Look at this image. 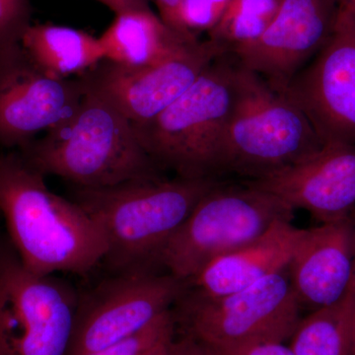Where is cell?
I'll return each mask as SVG.
<instances>
[{
  "instance_id": "obj_1",
  "label": "cell",
  "mask_w": 355,
  "mask_h": 355,
  "mask_svg": "<svg viewBox=\"0 0 355 355\" xmlns=\"http://www.w3.org/2000/svg\"><path fill=\"white\" fill-rule=\"evenodd\" d=\"M18 150L0 153V212L21 263L42 275H84L101 265V226L70 198L53 193Z\"/></svg>"
},
{
  "instance_id": "obj_2",
  "label": "cell",
  "mask_w": 355,
  "mask_h": 355,
  "mask_svg": "<svg viewBox=\"0 0 355 355\" xmlns=\"http://www.w3.org/2000/svg\"><path fill=\"white\" fill-rule=\"evenodd\" d=\"M221 180L167 177L139 179L113 186H73L70 200L101 226L111 273L160 270L159 254L198 202ZM162 272V270H160Z\"/></svg>"
},
{
  "instance_id": "obj_3",
  "label": "cell",
  "mask_w": 355,
  "mask_h": 355,
  "mask_svg": "<svg viewBox=\"0 0 355 355\" xmlns=\"http://www.w3.org/2000/svg\"><path fill=\"white\" fill-rule=\"evenodd\" d=\"M16 150L44 176L73 186L98 188L165 177L140 144L132 121L86 87L69 120Z\"/></svg>"
},
{
  "instance_id": "obj_4",
  "label": "cell",
  "mask_w": 355,
  "mask_h": 355,
  "mask_svg": "<svg viewBox=\"0 0 355 355\" xmlns=\"http://www.w3.org/2000/svg\"><path fill=\"white\" fill-rule=\"evenodd\" d=\"M237 65V95L217 149L216 179H259L319 153L324 142L300 107Z\"/></svg>"
},
{
  "instance_id": "obj_5",
  "label": "cell",
  "mask_w": 355,
  "mask_h": 355,
  "mask_svg": "<svg viewBox=\"0 0 355 355\" xmlns=\"http://www.w3.org/2000/svg\"><path fill=\"white\" fill-rule=\"evenodd\" d=\"M222 57L158 116L132 125L140 144L163 171L184 179H216L217 149L238 85L237 64Z\"/></svg>"
},
{
  "instance_id": "obj_6",
  "label": "cell",
  "mask_w": 355,
  "mask_h": 355,
  "mask_svg": "<svg viewBox=\"0 0 355 355\" xmlns=\"http://www.w3.org/2000/svg\"><path fill=\"white\" fill-rule=\"evenodd\" d=\"M294 211L244 182H220L170 238L159 254L158 268L190 282L212 261L260 237L275 222L292 221Z\"/></svg>"
},
{
  "instance_id": "obj_7",
  "label": "cell",
  "mask_w": 355,
  "mask_h": 355,
  "mask_svg": "<svg viewBox=\"0 0 355 355\" xmlns=\"http://www.w3.org/2000/svg\"><path fill=\"white\" fill-rule=\"evenodd\" d=\"M301 306L288 268L219 297L187 291L173 308L176 334L214 349L291 340L300 322Z\"/></svg>"
},
{
  "instance_id": "obj_8",
  "label": "cell",
  "mask_w": 355,
  "mask_h": 355,
  "mask_svg": "<svg viewBox=\"0 0 355 355\" xmlns=\"http://www.w3.org/2000/svg\"><path fill=\"white\" fill-rule=\"evenodd\" d=\"M77 301L69 282L28 270L8 241L0 260V355H67Z\"/></svg>"
},
{
  "instance_id": "obj_9",
  "label": "cell",
  "mask_w": 355,
  "mask_h": 355,
  "mask_svg": "<svg viewBox=\"0 0 355 355\" xmlns=\"http://www.w3.org/2000/svg\"><path fill=\"white\" fill-rule=\"evenodd\" d=\"M188 284L160 270L112 273L78 292L67 355H83L137 335L172 310Z\"/></svg>"
},
{
  "instance_id": "obj_10",
  "label": "cell",
  "mask_w": 355,
  "mask_h": 355,
  "mask_svg": "<svg viewBox=\"0 0 355 355\" xmlns=\"http://www.w3.org/2000/svg\"><path fill=\"white\" fill-rule=\"evenodd\" d=\"M284 93L327 144H355V8L340 4L335 27L314 62Z\"/></svg>"
},
{
  "instance_id": "obj_11",
  "label": "cell",
  "mask_w": 355,
  "mask_h": 355,
  "mask_svg": "<svg viewBox=\"0 0 355 355\" xmlns=\"http://www.w3.org/2000/svg\"><path fill=\"white\" fill-rule=\"evenodd\" d=\"M85 94L79 77L42 69L20 44L0 51V146L19 149L69 120Z\"/></svg>"
},
{
  "instance_id": "obj_12",
  "label": "cell",
  "mask_w": 355,
  "mask_h": 355,
  "mask_svg": "<svg viewBox=\"0 0 355 355\" xmlns=\"http://www.w3.org/2000/svg\"><path fill=\"white\" fill-rule=\"evenodd\" d=\"M227 50L209 39L155 65L128 67L103 60L78 76L84 86L119 110L132 125L153 120Z\"/></svg>"
},
{
  "instance_id": "obj_13",
  "label": "cell",
  "mask_w": 355,
  "mask_h": 355,
  "mask_svg": "<svg viewBox=\"0 0 355 355\" xmlns=\"http://www.w3.org/2000/svg\"><path fill=\"white\" fill-rule=\"evenodd\" d=\"M340 6L338 0H282L260 38L231 53L240 67L284 93L301 67L328 42Z\"/></svg>"
},
{
  "instance_id": "obj_14",
  "label": "cell",
  "mask_w": 355,
  "mask_h": 355,
  "mask_svg": "<svg viewBox=\"0 0 355 355\" xmlns=\"http://www.w3.org/2000/svg\"><path fill=\"white\" fill-rule=\"evenodd\" d=\"M242 182L292 209L307 210L322 223L345 218L355 209V144H327L298 164Z\"/></svg>"
},
{
  "instance_id": "obj_15",
  "label": "cell",
  "mask_w": 355,
  "mask_h": 355,
  "mask_svg": "<svg viewBox=\"0 0 355 355\" xmlns=\"http://www.w3.org/2000/svg\"><path fill=\"white\" fill-rule=\"evenodd\" d=\"M354 253L352 216L304 231L288 266L301 308L321 309L349 292Z\"/></svg>"
},
{
  "instance_id": "obj_16",
  "label": "cell",
  "mask_w": 355,
  "mask_h": 355,
  "mask_svg": "<svg viewBox=\"0 0 355 355\" xmlns=\"http://www.w3.org/2000/svg\"><path fill=\"white\" fill-rule=\"evenodd\" d=\"M304 231L291 221L275 222L260 237L205 266L187 282L188 292L202 297H219L286 270Z\"/></svg>"
},
{
  "instance_id": "obj_17",
  "label": "cell",
  "mask_w": 355,
  "mask_h": 355,
  "mask_svg": "<svg viewBox=\"0 0 355 355\" xmlns=\"http://www.w3.org/2000/svg\"><path fill=\"white\" fill-rule=\"evenodd\" d=\"M104 60L128 67L160 64L200 41L180 34L151 10L116 15L99 38Z\"/></svg>"
},
{
  "instance_id": "obj_18",
  "label": "cell",
  "mask_w": 355,
  "mask_h": 355,
  "mask_svg": "<svg viewBox=\"0 0 355 355\" xmlns=\"http://www.w3.org/2000/svg\"><path fill=\"white\" fill-rule=\"evenodd\" d=\"M21 46L44 71L60 78L80 76L105 58L99 38L67 26H30Z\"/></svg>"
},
{
  "instance_id": "obj_19",
  "label": "cell",
  "mask_w": 355,
  "mask_h": 355,
  "mask_svg": "<svg viewBox=\"0 0 355 355\" xmlns=\"http://www.w3.org/2000/svg\"><path fill=\"white\" fill-rule=\"evenodd\" d=\"M355 293L349 291L335 304L301 318L291 338L295 355H352Z\"/></svg>"
},
{
  "instance_id": "obj_20",
  "label": "cell",
  "mask_w": 355,
  "mask_h": 355,
  "mask_svg": "<svg viewBox=\"0 0 355 355\" xmlns=\"http://www.w3.org/2000/svg\"><path fill=\"white\" fill-rule=\"evenodd\" d=\"M282 0H231L209 39L231 53L254 43L268 29L277 15Z\"/></svg>"
},
{
  "instance_id": "obj_21",
  "label": "cell",
  "mask_w": 355,
  "mask_h": 355,
  "mask_svg": "<svg viewBox=\"0 0 355 355\" xmlns=\"http://www.w3.org/2000/svg\"><path fill=\"white\" fill-rule=\"evenodd\" d=\"M175 334L176 323L172 309L137 335L111 347L83 355H146L158 343L174 336Z\"/></svg>"
},
{
  "instance_id": "obj_22",
  "label": "cell",
  "mask_w": 355,
  "mask_h": 355,
  "mask_svg": "<svg viewBox=\"0 0 355 355\" xmlns=\"http://www.w3.org/2000/svg\"><path fill=\"white\" fill-rule=\"evenodd\" d=\"M31 20L30 0H0V51L20 44Z\"/></svg>"
},
{
  "instance_id": "obj_23",
  "label": "cell",
  "mask_w": 355,
  "mask_h": 355,
  "mask_svg": "<svg viewBox=\"0 0 355 355\" xmlns=\"http://www.w3.org/2000/svg\"><path fill=\"white\" fill-rule=\"evenodd\" d=\"M222 13L210 0H181L180 19L184 29L198 36L209 33L220 20Z\"/></svg>"
},
{
  "instance_id": "obj_24",
  "label": "cell",
  "mask_w": 355,
  "mask_h": 355,
  "mask_svg": "<svg viewBox=\"0 0 355 355\" xmlns=\"http://www.w3.org/2000/svg\"><path fill=\"white\" fill-rule=\"evenodd\" d=\"M214 349L219 355H295L291 347L279 342L243 343Z\"/></svg>"
},
{
  "instance_id": "obj_25",
  "label": "cell",
  "mask_w": 355,
  "mask_h": 355,
  "mask_svg": "<svg viewBox=\"0 0 355 355\" xmlns=\"http://www.w3.org/2000/svg\"><path fill=\"white\" fill-rule=\"evenodd\" d=\"M168 355H219L209 345L190 336L175 335L169 345Z\"/></svg>"
},
{
  "instance_id": "obj_26",
  "label": "cell",
  "mask_w": 355,
  "mask_h": 355,
  "mask_svg": "<svg viewBox=\"0 0 355 355\" xmlns=\"http://www.w3.org/2000/svg\"><path fill=\"white\" fill-rule=\"evenodd\" d=\"M180 1L181 0H154L157 6L158 15L166 24L184 37L198 39V36L186 31L182 25L181 19H180Z\"/></svg>"
},
{
  "instance_id": "obj_27",
  "label": "cell",
  "mask_w": 355,
  "mask_h": 355,
  "mask_svg": "<svg viewBox=\"0 0 355 355\" xmlns=\"http://www.w3.org/2000/svg\"><path fill=\"white\" fill-rule=\"evenodd\" d=\"M111 9L116 15L130 11L144 10L150 8L149 0H97Z\"/></svg>"
},
{
  "instance_id": "obj_28",
  "label": "cell",
  "mask_w": 355,
  "mask_h": 355,
  "mask_svg": "<svg viewBox=\"0 0 355 355\" xmlns=\"http://www.w3.org/2000/svg\"><path fill=\"white\" fill-rule=\"evenodd\" d=\"M175 335H176V334H175ZM175 335L158 343L153 349L149 350L146 355H168V349H169L170 343H171Z\"/></svg>"
},
{
  "instance_id": "obj_29",
  "label": "cell",
  "mask_w": 355,
  "mask_h": 355,
  "mask_svg": "<svg viewBox=\"0 0 355 355\" xmlns=\"http://www.w3.org/2000/svg\"><path fill=\"white\" fill-rule=\"evenodd\" d=\"M210 1L214 3V6H216V8L220 11L222 15H223L226 8H227L229 4H230L231 0H210Z\"/></svg>"
},
{
  "instance_id": "obj_30",
  "label": "cell",
  "mask_w": 355,
  "mask_h": 355,
  "mask_svg": "<svg viewBox=\"0 0 355 355\" xmlns=\"http://www.w3.org/2000/svg\"><path fill=\"white\" fill-rule=\"evenodd\" d=\"M352 220H354V249H355V209L354 214H352ZM349 291L354 292L355 293V253H354V275H352V282H350Z\"/></svg>"
},
{
  "instance_id": "obj_31",
  "label": "cell",
  "mask_w": 355,
  "mask_h": 355,
  "mask_svg": "<svg viewBox=\"0 0 355 355\" xmlns=\"http://www.w3.org/2000/svg\"><path fill=\"white\" fill-rule=\"evenodd\" d=\"M352 355H355V306L352 315Z\"/></svg>"
},
{
  "instance_id": "obj_32",
  "label": "cell",
  "mask_w": 355,
  "mask_h": 355,
  "mask_svg": "<svg viewBox=\"0 0 355 355\" xmlns=\"http://www.w3.org/2000/svg\"><path fill=\"white\" fill-rule=\"evenodd\" d=\"M8 239L2 237L1 234H0V260H1L2 254L4 253V250H6L7 244H8Z\"/></svg>"
},
{
  "instance_id": "obj_33",
  "label": "cell",
  "mask_w": 355,
  "mask_h": 355,
  "mask_svg": "<svg viewBox=\"0 0 355 355\" xmlns=\"http://www.w3.org/2000/svg\"><path fill=\"white\" fill-rule=\"evenodd\" d=\"M340 4L343 6H347L354 7L355 8V0H338Z\"/></svg>"
}]
</instances>
